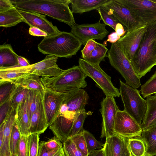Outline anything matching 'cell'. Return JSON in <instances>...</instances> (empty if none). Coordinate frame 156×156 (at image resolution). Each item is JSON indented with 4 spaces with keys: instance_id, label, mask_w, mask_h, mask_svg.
I'll list each match as a JSON object with an SVG mask.
<instances>
[{
    "instance_id": "6da1fadb",
    "label": "cell",
    "mask_w": 156,
    "mask_h": 156,
    "mask_svg": "<svg viewBox=\"0 0 156 156\" xmlns=\"http://www.w3.org/2000/svg\"><path fill=\"white\" fill-rule=\"evenodd\" d=\"M17 9L48 16L71 27L76 23L69 5L70 0H11Z\"/></svg>"
},
{
    "instance_id": "7a4b0ae2",
    "label": "cell",
    "mask_w": 156,
    "mask_h": 156,
    "mask_svg": "<svg viewBox=\"0 0 156 156\" xmlns=\"http://www.w3.org/2000/svg\"><path fill=\"white\" fill-rule=\"evenodd\" d=\"M131 63L140 78L156 65V21L147 24L146 31Z\"/></svg>"
},
{
    "instance_id": "3957f363",
    "label": "cell",
    "mask_w": 156,
    "mask_h": 156,
    "mask_svg": "<svg viewBox=\"0 0 156 156\" xmlns=\"http://www.w3.org/2000/svg\"><path fill=\"white\" fill-rule=\"evenodd\" d=\"M82 45L80 40L70 32L60 31L44 37L37 47L39 51L45 55L70 58L76 54Z\"/></svg>"
},
{
    "instance_id": "277c9868",
    "label": "cell",
    "mask_w": 156,
    "mask_h": 156,
    "mask_svg": "<svg viewBox=\"0 0 156 156\" xmlns=\"http://www.w3.org/2000/svg\"><path fill=\"white\" fill-rule=\"evenodd\" d=\"M87 76L79 66H74L55 77H42L41 80L45 88L60 93H68L86 87Z\"/></svg>"
},
{
    "instance_id": "5b68a950",
    "label": "cell",
    "mask_w": 156,
    "mask_h": 156,
    "mask_svg": "<svg viewBox=\"0 0 156 156\" xmlns=\"http://www.w3.org/2000/svg\"><path fill=\"white\" fill-rule=\"evenodd\" d=\"M119 91L124 106V110L141 125L147 110L146 100L140 94V91L119 80Z\"/></svg>"
},
{
    "instance_id": "8992f818",
    "label": "cell",
    "mask_w": 156,
    "mask_h": 156,
    "mask_svg": "<svg viewBox=\"0 0 156 156\" xmlns=\"http://www.w3.org/2000/svg\"><path fill=\"white\" fill-rule=\"evenodd\" d=\"M107 57L111 66L124 78L126 84L135 89L140 87V78L135 71L130 61L116 43H112Z\"/></svg>"
},
{
    "instance_id": "52a82bcc",
    "label": "cell",
    "mask_w": 156,
    "mask_h": 156,
    "mask_svg": "<svg viewBox=\"0 0 156 156\" xmlns=\"http://www.w3.org/2000/svg\"><path fill=\"white\" fill-rule=\"evenodd\" d=\"M79 66L87 76L91 78L96 86L101 89L106 96L119 97V90L115 87L111 81V76L101 68L99 64H93L80 58Z\"/></svg>"
},
{
    "instance_id": "ba28073f",
    "label": "cell",
    "mask_w": 156,
    "mask_h": 156,
    "mask_svg": "<svg viewBox=\"0 0 156 156\" xmlns=\"http://www.w3.org/2000/svg\"><path fill=\"white\" fill-rule=\"evenodd\" d=\"M89 98L87 93L82 89L67 93L58 115L74 122L77 115L85 110V106L88 103Z\"/></svg>"
},
{
    "instance_id": "9c48e42d",
    "label": "cell",
    "mask_w": 156,
    "mask_h": 156,
    "mask_svg": "<svg viewBox=\"0 0 156 156\" xmlns=\"http://www.w3.org/2000/svg\"><path fill=\"white\" fill-rule=\"evenodd\" d=\"M103 6L119 23L126 28L127 31L147 24L138 17L130 9L116 0H112L109 3Z\"/></svg>"
},
{
    "instance_id": "30bf717a",
    "label": "cell",
    "mask_w": 156,
    "mask_h": 156,
    "mask_svg": "<svg viewBox=\"0 0 156 156\" xmlns=\"http://www.w3.org/2000/svg\"><path fill=\"white\" fill-rule=\"evenodd\" d=\"M115 133L128 138L140 136L143 130L140 125L124 110L117 111L114 128Z\"/></svg>"
},
{
    "instance_id": "8fae6325",
    "label": "cell",
    "mask_w": 156,
    "mask_h": 156,
    "mask_svg": "<svg viewBox=\"0 0 156 156\" xmlns=\"http://www.w3.org/2000/svg\"><path fill=\"white\" fill-rule=\"evenodd\" d=\"M146 24L156 21V0H116Z\"/></svg>"
},
{
    "instance_id": "7c38bea8",
    "label": "cell",
    "mask_w": 156,
    "mask_h": 156,
    "mask_svg": "<svg viewBox=\"0 0 156 156\" xmlns=\"http://www.w3.org/2000/svg\"><path fill=\"white\" fill-rule=\"evenodd\" d=\"M101 20L90 24L75 23L71 27L70 33L78 38L83 45L90 40H103L109 32L105 27L106 25L100 23Z\"/></svg>"
},
{
    "instance_id": "4fadbf2b",
    "label": "cell",
    "mask_w": 156,
    "mask_h": 156,
    "mask_svg": "<svg viewBox=\"0 0 156 156\" xmlns=\"http://www.w3.org/2000/svg\"><path fill=\"white\" fill-rule=\"evenodd\" d=\"M100 111L102 121L100 138H107L115 133L114 128L116 114L119 109L114 97L106 96L101 103Z\"/></svg>"
},
{
    "instance_id": "5bb4252c",
    "label": "cell",
    "mask_w": 156,
    "mask_h": 156,
    "mask_svg": "<svg viewBox=\"0 0 156 156\" xmlns=\"http://www.w3.org/2000/svg\"><path fill=\"white\" fill-rule=\"evenodd\" d=\"M147 24L143 25L127 33L116 43L131 62L145 33Z\"/></svg>"
},
{
    "instance_id": "9a60e30c",
    "label": "cell",
    "mask_w": 156,
    "mask_h": 156,
    "mask_svg": "<svg viewBox=\"0 0 156 156\" xmlns=\"http://www.w3.org/2000/svg\"><path fill=\"white\" fill-rule=\"evenodd\" d=\"M58 57L47 55L42 60L27 66L26 73L35 74L42 77L58 76L64 71L57 64Z\"/></svg>"
},
{
    "instance_id": "2e32d148",
    "label": "cell",
    "mask_w": 156,
    "mask_h": 156,
    "mask_svg": "<svg viewBox=\"0 0 156 156\" xmlns=\"http://www.w3.org/2000/svg\"><path fill=\"white\" fill-rule=\"evenodd\" d=\"M66 94L58 93L45 88L43 102L49 126L59 115L61 106Z\"/></svg>"
},
{
    "instance_id": "e0dca14e",
    "label": "cell",
    "mask_w": 156,
    "mask_h": 156,
    "mask_svg": "<svg viewBox=\"0 0 156 156\" xmlns=\"http://www.w3.org/2000/svg\"><path fill=\"white\" fill-rule=\"evenodd\" d=\"M104 156H130L129 138L116 133L106 138L103 147Z\"/></svg>"
},
{
    "instance_id": "ac0fdd59",
    "label": "cell",
    "mask_w": 156,
    "mask_h": 156,
    "mask_svg": "<svg viewBox=\"0 0 156 156\" xmlns=\"http://www.w3.org/2000/svg\"><path fill=\"white\" fill-rule=\"evenodd\" d=\"M18 10L23 17L24 22L30 27H35L44 31L48 36L55 34L61 31L56 26L48 21L44 15L35 12L19 9Z\"/></svg>"
},
{
    "instance_id": "d6986e66",
    "label": "cell",
    "mask_w": 156,
    "mask_h": 156,
    "mask_svg": "<svg viewBox=\"0 0 156 156\" xmlns=\"http://www.w3.org/2000/svg\"><path fill=\"white\" fill-rule=\"evenodd\" d=\"M16 110L11 107L3 121L4 123V138L3 142L0 146V155L5 156L11 155L9 141L12 128L16 121Z\"/></svg>"
},
{
    "instance_id": "ffe728a7",
    "label": "cell",
    "mask_w": 156,
    "mask_h": 156,
    "mask_svg": "<svg viewBox=\"0 0 156 156\" xmlns=\"http://www.w3.org/2000/svg\"><path fill=\"white\" fill-rule=\"evenodd\" d=\"M48 126L43 100L31 117L30 134L39 135L44 133Z\"/></svg>"
},
{
    "instance_id": "44dd1931",
    "label": "cell",
    "mask_w": 156,
    "mask_h": 156,
    "mask_svg": "<svg viewBox=\"0 0 156 156\" xmlns=\"http://www.w3.org/2000/svg\"><path fill=\"white\" fill-rule=\"evenodd\" d=\"M112 0H70L73 13L82 14L96 9L110 2Z\"/></svg>"
},
{
    "instance_id": "7402d4cb",
    "label": "cell",
    "mask_w": 156,
    "mask_h": 156,
    "mask_svg": "<svg viewBox=\"0 0 156 156\" xmlns=\"http://www.w3.org/2000/svg\"><path fill=\"white\" fill-rule=\"evenodd\" d=\"M11 82L28 90L44 91L45 88L39 76L31 73H24Z\"/></svg>"
},
{
    "instance_id": "603a6c76",
    "label": "cell",
    "mask_w": 156,
    "mask_h": 156,
    "mask_svg": "<svg viewBox=\"0 0 156 156\" xmlns=\"http://www.w3.org/2000/svg\"><path fill=\"white\" fill-rule=\"evenodd\" d=\"M16 122L22 135L28 137L30 134V120L27 112L25 100L16 109Z\"/></svg>"
},
{
    "instance_id": "cb8c5ba5",
    "label": "cell",
    "mask_w": 156,
    "mask_h": 156,
    "mask_svg": "<svg viewBox=\"0 0 156 156\" xmlns=\"http://www.w3.org/2000/svg\"><path fill=\"white\" fill-rule=\"evenodd\" d=\"M17 55L9 44L0 46V68L19 66Z\"/></svg>"
},
{
    "instance_id": "d4e9b609",
    "label": "cell",
    "mask_w": 156,
    "mask_h": 156,
    "mask_svg": "<svg viewBox=\"0 0 156 156\" xmlns=\"http://www.w3.org/2000/svg\"><path fill=\"white\" fill-rule=\"evenodd\" d=\"M23 22L24 19L16 8L0 12L1 27H12Z\"/></svg>"
},
{
    "instance_id": "484cf974",
    "label": "cell",
    "mask_w": 156,
    "mask_h": 156,
    "mask_svg": "<svg viewBox=\"0 0 156 156\" xmlns=\"http://www.w3.org/2000/svg\"><path fill=\"white\" fill-rule=\"evenodd\" d=\"M141 137L146 147L145 156L156 155V126L143 130Z\"/></svg>"
},
{
    "instance_id": "4316f807",
    "label": "cell",
    "mask_w": 156,
    "mask_h": 156,
    "mask_svg": "<svg viewBox=\"0 0 156 156\" xmlns=\"http://www.w3.org/2000/svg\"><path fill=\"white\" fill-rule=\"evenodd\" d=\"M44 91L28 90L25 99L27 110L30 120L32 116L43 100Z\"/></svg>"
},
{
    "instance_id": "83f0119b",
    "label": "cell",
    "mask_w": 156,
    "mask_h": 156,
    "mask_svg": "<svg viewBox=\"0 0 156 156\" xmlns=\"http://www.w3.org/2000/svg\"><path fill=\"white\" fill-rule=\"evenodd\" d=\"M27 66L0 68V84L11 82L26 73Z\"/></svg>"
},
{
    "instance_id": "f1b7e54d",
    "label": "cell",
    "mask_w": 156,
    "mask_h": 156,
    "mask_svg": "<svg viewBox=\"0 0 156 156\" xmlns=\"http://www.w3.org/2000/svg\"><path fill=\"white\" fill-rule=\"evenodd\" d=\"M147 110L141 125L143 130H146L156 118V93L147 98Z\"/></svg>"
},
{
    "instance_id": "f546056e",
    "label": "cell",
    "mask_w": 156,
    "mask_h": 156,
    "mask_svg": "<svg viewBox=\"0 0 156 156\" xmlns=\"http://www.w3.org/2000/svg\"><path fill=\"white\" fill-rule=\"evenodd\" d=\"M28 90L20 85H16L9 100L11 107L16 110L26 99Z\"/></svg>"
},
{
    "instance_id": "4dcf8cb0",
    "label": "cell",
    "mask_w": 156,
    "mask_h": 156,
    "mask_svg": "<svg viewBox=\"0 0 156 156\" xmlns=\"http://www.w3.org/2000/svg\"><path fill=\"white\" fill-rule=\"evenodd\" d=\"M108 51V49L104 45L97 42L95 49L84 59L92 63L99 64L101 62L105 61Z\"/></svg>"
},
{
    "instance_id": "1f68e13d",
    "label": "cell",
    "mask_w": 156,
    "mask_h": 156,
    "mask_svg": "<svg viewBox=\"0 0 156 156\" xmlns=\"http://www.w3.org/2000/svg\"><path fill=\"white\" fill-rule=\"evenodd\" d=\"M129 146L133 156H145L146 147L141 136L129 138Z\"/></svg>"
},
{
    "instance_id": "d6a6232c",
    "label": "cell",
    "mask_w": 156,
    "mask_h": 156,
    "mask_svg": "<svg viewBox=\"0 0 156 156\" xmlns=\"http://www.w3.org/2000/svg\"><path fill=\"white\" fill-rule=\"evenodd\" d=\"M92 114V112H87L85 110L77 115L73 122L69 137L77 134L83 130V125L85 119L88 116L91 115Z\"/></svg>"
},
{
    "instance_id": "836d02e7",
    "label": "cell",
    "mask_w": 156,
    "mask_h": 156,
    "mask_svg": "<svg viewBox=\"0 0 156 156\" xmlns=\"http://www.w3.org/2000/svg\"><path fill=\"white\" fill-rule=\"evenodd\" d=\"M82 133L86 141L89 154L96 149H101L103 147L104 144L97 140L90 132L84 129Z\"/></svg>"
},
{
    "instance_id": "e575fe53",
    "label": "cell",
    "mask_w": 156,
    "mask_h": 156,
    "mask_svg": "<svg viewBox=\"0 0 156 156\" xmlns=\"http://www.w3.org/2000/svg\"><path fill=\"white\" fill-rule=\"evenodd\" d=\"M140 91L144 98H147L156 93V71L141 86Z\"/></svg>"
},
{
    "instance_id": "d590c367",
    "label": "cell",
    "mask_w": 156,
    "mask_h": 156,
    "mask_svg": "<svg viewBox=\"0 0 156 156\" xmlns=\"http://www.w3.org/2000/svg\"><path fill=\"white\" fill-rule=\"evenodd\" d=\"M102 20L105 25L109 26L114 30L116 24L119 21L112 14L110 13L106 8L102 6L96 9Z\"/></svg>"
},
{
    "instance_id": "8d00e7d4",
    "label": "cell",
    "mask_w": 156,
    "mask_h": 156,
    "mask_svg": "<svg viewBox=\"0 0 156 156\" xmlns=\"http://www.w3.org/2000/svg\"><path fill=\"white\" fill-rule=\"evenodd\" d=\"M21 135L15 121L12 128L9 141V148L11 154H16Z\"/></svg>"
},
{
    "instance_id": "74e56055",
    "label": "cell",
    "mask_w": 156,
    "mask_h": 156,
    "mask_svg": "<svg viewBox=\"0 0 156 156\" xmlns=\"http://www.w3.org/2000/svg\"><path fill=\"white\" fill-rule=\"evenodd\" d=\"M0 105L8 101L16 85L11 82L0 84Z\"/></svg>"
},
{
    "instance_id": "f35d334b",
    "label": "cell",
    "mask_w": 156,
    "mask_h": 156,
    "mask_svg": "<svg viewBox=\"0 0 156 156\" xmlns=\"http://www.w3.org/2000/svg\"><path fill=\"white\" fill-rule=\"evenodd\" d=\"M27 156H37L39 134H32L27 137Z\"/></svg>"
},
{
    "instance_id": "ab89813d",
    "label": "cell",
    "mask_w": 156,
    "mask_h": 156,
    "mask_svg": "<svg viewBox=\"0 0 156 156\" xmlns=\"http://www.w3.org/2000/svg\"><path fill=\"white\" fill-rule=\"evenodd\" d=\"M63 144V149L66 156H85L70 138H68Z\"/></svg>"
},
{
    "instance_id": "60d3db41",
    "label": "cell",
    "mask_w": 156,
    "mask_h": 156,
    "mask_svg": "<svg viewBox=\"0 0 156 156\" xmlns=\"http://www.w3.org/2000/svg\"><path fill=\"white\" fill-rule=\"evenodd\" d=\"M82 131L69 138L71 139L78 149L83 155L85 156H88L89 153Z\"/></svg>"
},
{
    "instance_id": "b9f144b4",
    "label": "cell",
    "mask_w": 156,
    "mask_h": 156,
    "mask_svg": "<svg viewBox=\"0 0 156 156\" xmlns=\"http://www.w3.org/2000/svg\"><path fill=\"white\" fill-rule=\"evenodd\" d=\"M27 137L21 135L16 155L17 156H27Z\"/></svg>"
},
{
    "instance_id": "7bdbcfd3",
    "label": "cell",
    "mask_w": 156,
    "mask_h": 156,
    "mask_svg": "<svg viewBox=\"0 0 156 156\" xmlns=\"http://www.w3.org/2000/svg\"><path fill=\"white\" fill-rule=\"evenodd\" d=\"M44 144L46 148L50 151L59 149L63 147L62 143L55 136L44 142Z\"/></svg>"
},
{
    "instance_id": "ee69618b",
    "label": "cell",
    "mask_w": 156,
    "mask_h": 156,
    "mask_svg": "<svg viewBox=\"0 0 156 156\" xmlns=\"http://www.w3.org/2000/svg\"><path fill=\"white\" fill-rule=\"evenodd\" d=\"M95 40L91 39L87 41L83 49L81 51V57L84 59L88 56L95 49L97 44Z\"/></svg>"
},
{
    "instance_id": "f6af8a7d",
    "label": "cell",
    "mask_w": 156,
    "mask_h": 156,
    "mask_svg": "<svg viewBox=\"0 0 156 156\" xmlns=\"http://www.w3.org/2000/svg\"><path fill=\"white\" fill-rule=\"evenodd\" d=\"M60 149L50 151L45 147L44 141H41L39 144L37 156H52Z\"/></svg>"
},
{
    "instance_id": "bcb514c9",
    "label": "cell",
    "mask_w": 156,
    "mask_h": 156,
    "mask_svg": "<svg viewBox=\"0 0 156 156\" xmlns=\"http://www.w3.org/2000/svg\"><path fill=\"white\" fill-rule=\"evenodd\" d=\"M0 123L1 124L4 121L9 110L11 107L9 101L0 105Z\"/></svg>"
},
{
    "instance_id": "7dc6e473",
    "label": "cell",
    "mask_w": 156,
    "mask_h": 156,
    "mask_svg": "<svg viewBox=\"0 0 156 156\" xmlns=\"http://www.w3.org/2000/svg\"><path fill=\"white\" fill-rule=\"evenodd\" d=\"M15 8L10 0H0V12Z\"/></svg>"
},
{
    "instance_id": "c3c4849f",
    "label": "cell",
    "mask_w": 156,
    "mask_h": 156,
    "mask_svg": "<svg viewBox=\"0 0 156 156\" xmlns=\"http://www.w3.org/2000/svg\"><path fill=\"white\" fill-rule=\"evenodd\" d=\"M29 34L33 36L44 37L48 36L47 34L39 28L34 27H30L29 30Z\"/></svg>"
},
{
    "instance_id": "681fc988",
    "label": "cell",
    "mask_w": 156,
    "mask_h": 156,
    "mask_svg": "<svg viewBox=\"0 0 156 156\" xmlns=\"http://www.w3.org/2000/svg\"><path fill=\"white\" fill-rule=\"evenodd\" d=\"M121 38V37L119 36L115 32H113L109 34L108 37V39L106 41L112 43H116Z\"/></svg>"
},
{
    "instance_id": "f907efd6",
    "label": "cell",
    "mask_w": 156,
    "mask_h": 156,
    "mask_svg": "<svg viewBox=\"0 0 156 156\" xmlns=\"http://www.w3.org/2000/svg\"><path fill=\"white\" fill-rule=\"evenodd\" d=\"M115 30L116 34L120 37L124 36L126 31L122 25L120 23H118L116 24Z\"/></svg>"
},
{
    "instance_id": "816d5d0a",
    "label": "cell",
    "mask_w": 156,
    "mask_h": 156,
    "mask_svg": "<svg viewBox=\"0 0 156 156\" xmlns=\"http://www.w3.org/2000/svg\"><path fill=\"white\" fill-rule=\"evenodd\" d=\"M18 65L20 67H25L30 66V64L25 58L20 56H18Z\"/></svg>"
},
{
    "instance_id": "f5cc1de1",
    "label": "cell",
    "mask_w": 156,
    "mask_h": 156,
    "mask_svg": "<svg viewBox=\"0 0 156 156\" xmlns=\"http://www.w3.org/2000/svg\"><path fill=\"white\" fill-rule=\"evenodd\" d=\"M88 156H104L103 148L94 151L89 153Z\"/></svg>"
},
{
    "instance_id": "db71d44e",
    "label": "cell",
    "mask_w": 156,
    "mask_h": 156,
    "mask_svg": "<svg viewBox=\"0 0 156 156\" xmlns=\"http://www.w3.org/2000/svg\"><path fill=\"white\" fill-rule=\"evenodd\" d=\"M52 156H66L65 154L63 147L60 148Z\"/></svg>"
},
{
    "instance_id": "11a10c76",
    "label": "cell",
    "mask_w": 156,
    "mask_h": 156,
    "mask_svg": "<svg viewBox=\"0 0 156 156\" xmlns=\"http://www.w3.org/2000/svg\"><path fill=\"white\" fill-rule=\"evenodd\" d=\"M155 126H156V118L151 122L146 129Z\"/></svg>"
},
{
    "instance_id": "9f6ffc18",
    "label": "cell",
    "mask_w": 156,
    "mask_h": 156,
    "mask_svg": "<svg viewBox=\"0 0 156 156\" xmlns=\"http://www.w3.org/2000/svg\"><path fill=\"white\" fill-rule=\"evenodd\" d=\"M0 156H5L0 155ZM9 156H17V155L16 154H11V155Z\"/></svg>"
},
{
    "instance_id": "6f0895ef",
    "label": "cell",
    "mask_w": 156,
    "mask_h": 156,
    "mask_svg": "<svg viewBox=\"0 0 156 156\" xmlns=\"http://www.w3.org/2000/svg\"><path fill=\"white\" fill-rule=\"evenodd\" d=\"M130 156H133L132 154H131Z\"/></svg>"
},
{
    "instance_id": "680465c9",
    "label": "cell",
    "mask_w": 156,
    "mask_h": 156,
    "mask_svg": "<svg viewBox=\"0 0 156 156\" xmlns=\"http://www.w3.org/2000/svg\"><path fill=\"white\" fill-rule=\"evenodd\" d=\"M155 156H156V155H155Z\"/></svg>"
}]
</instances>
